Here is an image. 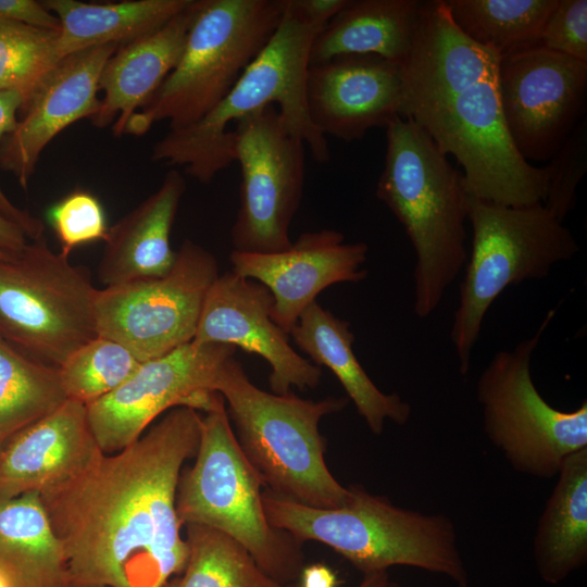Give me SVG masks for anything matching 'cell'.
Segmentation results:
<instances>
[{
	"mask_svg": "<svg viewBox=\"0 0 587 587\" xmlns=\"http://www.w3.org/2000/svg\"><path fill=\"white\" fill-rule=\"evenodd\" d=\"M202 413L176 407L133 444L99 453L76 477L40 496L65 558L70 587H162L188 548L176 513Z\"/></svg>",
	"mask_w": 587,
	"mask_h": 587,
	"instance_id": "cell-1",
	"label": "cell"
},
{
	"mask_svg": "<svg viewBox=\"0 0 587 587\" xmlns=\"http://www.w3.org/2000/svg\"><path fill=\"white\" fill-rule=\"evenodd\" d=\"M500 57L470 39L447 4H424L401 62V117L420 125L463 168L469 193L502 205L542 203L545 172L524 160L507 132L498 95Z\"/></svg>",
	"mask_w": 587,
	"mask_h": 587,
	"instance_id": "cell-2",
	"label": "cell"
},
{
	"mask_svg": "<svg viewBox=\"0 0 587 587\" xmlns=\"http://www.w3.org/2000/svg\"><path fill=\"white\" fill-rule=\"evenodd\" d=\"M376 197L394 213L413 246V311L426 319L467 260L464 176L420 125L399 116L386 127Z\"/></svg>",
	"mask_w": 587,
	"mask_h": 587,
	"instance_id": "cell-3",
	"label": "cell"
},
{
	"mask_svg": "<svg viewBox=\"0 0 587 587\" xmlns=\"http://www.w3.org/2000/svg\"><path fill=\"white\" fill-rule=\"evenodd\" d=\"M279 24L255 60L229 92L201 120L168 130L151 150V160L183 166L196 180L208 184L233 161L232 122L277 103L288 130L310 149L314 160H330L327 138L312 124L305 100L310 49L323 28L308 22L282 0Z\"/></svg>",
	"mask_w": 587,
	"mask_h": 587,
	"instance_id": "cell-4",
	"label": "cell"
},
{
	"mask_svg": "<svg viewBox=\"0 0 587 587\" xmlns=\"http://www.w3.org/2000/svg\"><path fill=\"white\" fill-rule=\"evenodd\" d=\"M214 391L224 399L237 442L264 488L294 502L332 509L350 497L325 462L321 420L342 411L347 397L303 399L257 387L234 357L221 366Z\"/></svg>",
	"mask_w": 587,
	"mask_h": 587,
	"instance_id": "cell-5",
	"label": "cell"
},
{
	"mask_svg": "<svg viewBox=\"0 0 587 587\" xmlns=\"http://www.w3.org/2000/svg\"><path fill=\"white\" fill-rule=\"evenodd\" d=\"M346 503L332 509L303 505L263 490L267 520L298 540L321 542L358 571L387 572L403 565L448 576L467 586V574L453 521L396 505L389 498L349 485Z\"/></svg>",
	"mask_w": 587,
	"mask_h": 587,
	"instance_id": "cell-6",
	"label": "cell"
},
{
	"mask_svg": "<svg viewBox=\"0 0 587 587\" xmlns=\"http://www.w3.org/2000/svg\"><path fill=\"white\" fill-rule=\"evenodd\" d=\"M202 414L195 462L182 470L177 485L176 513L182 526L216 529L243 546L276 583L297 582L305 565L304 542L270 524L264 485L237 442L220 394Z\"/></svg>",
	"mask_w": 587,
	"mask_h": 587,
	"instance_id": "cell-7",
	"label": "cell"
},
{
	"mask_svg": "<svg viewBox=\"0 0 587 587\" xmlns=\"http://www.w3.org/2000/svg\"><path fill=\"white\" fill-rule=\"evenodd\" d=\"M282 14V0H196L177 64L123 135L143 136L160 121L174 130L201 120L264 49Z\"/></svg>",
	"mask_w": 587,
	"mask_h": 587,
	"instance_id": "cell-8",
	"label": "cell"
},
{
	"mask_svg": "<svg viewBox=\"0 0 587 587\" xmlns=\"http://www.w3.org/2000/svg\"><path fill=\"white\" fill-rule=\"evenodd\" d=\"M467 221L472 247L450 328L462 376L471 369L485 315L504 289L547 277L579 251L571 230L542 203L502 205L469 193Z\"/></svg>",
	"mask_w": 587,
	"mask_h": 587,
	"instance_id": "cell-9",
	"label": "cell"
},
{
	"mask_svg": "<svg viewBox=\"0 0 587 587\" xmlns=\"http://www.w3.org/2000/svg\"><path fill=\"white\" fill-rule=\"evenodd\" d=\"M97 288L87 268L50 249L45 235L0 257V337L59 367L98 336Z\"/></svg>",
	"mask_w": 587,
	"mask_h": 587,
	"instance_id": "cell-10",
	"label": "cell"
},
{
	"mask_svg": "<svg viewBox=\"0 0 587 587\" xmlns=\"http://www.w3.org/2000/svg\"><path fill=\"white\" fill-rule=\"evenodd\" d=\"M554 314L533 336L496 352L476 382L485 435L514 471L541 479L555 477L566 457L587 448V400L559 410L532 377V357Z\"/></svg>",
	"mask_w": 587,
	"mask_h": 587,
	"instance_id": "cell-11",
	"label": "cell"
},
{
	"mask_svg": "<svg viewBox=\"0 0 587 587\" xmlns=\"http://www.w3.org/2000/svg\"><path fill=\"white\" fill-rule=\"evenodd\" d=\"M218 275L216 258L185 239L165 275L97 290V334L120 342L141 362L191 342Z\"/></svg>",
	"mask_w": 587,
	"mask_h": 587,
	"instance_id": "cell-12",
	"label": "cell"
},
{
	"mask_svg": "<svg viewBox=\"0 0 587 587\" xmlns=\"http://www.w3.org/2000/svg\"><path fill=\"white\" fill-rule=\"evenodd\" d=\"M234 161L240 166L239 209L230 229L233 250L271 253L292 243L289 227L300 205L305 143L267 105L235 122Z\"/></svg>",
	"mask_w": 587,
	"mask_h": 587,
	"instance_id": "cell-13",
	"label": "cell"
},
{
	"mask_svg": "<svg viewBox=\"0 0 587 587\" xmlns=\"http://www.w3.org/2000/svg\"><path fill=\"white\" fill-rule=\"evenodd\" d=\"M236 351L230 345L191 341L141 362L118 388L86 405L100 450L112 454L126 448L173 408L210 410L218 395L217 373Z\"/></svg>",
	"mask_w": 587,
	"mask_h": 587,
	"instance_id": "cell-14",
	"label": "cell"
},
{
	"mask_svg": "<svg viewBox=\"0 0 587 587\" xmlns=\"http://www.w3.org/2000/svg\"><path fill=\"white\" fill-rule=\"evenodd\" d=\"M504 125L527 162L548 160L585 118L587 63L541 47L500 58Z\"/></svg>",
	"mask_w": 587,
	"mask_h": 587,
	"instance_id": "cell-15",
	"label": "cell"
},
{
	"mask_svg": "<svg viewBox=\"0 0 587 587\" xmlns=\"http://www.w3.org/2000/svg\"><path fill=\"white\" fill-rule=\"evenodd\" d=\"M272 311L273 297L262 284L233 272L220 274L207 292L192 342L230 345L261 357L271 366L274 394L316 388L322 369L294 350Z\"/></svg>",
	"mask_w": 587,
	"mask_h": 587,
	"instance_id": "cell-16",
	"label": "cell"
},
{
	"mask_svg": "<svg viewBox=\"0 0 587 587\" xmlns=\"http://www.w3.org/2000/svg\"><path fill=\"white\" fill-rule=\"evenodd\" d=\"M369 247L345 242L342 233L324 228L301 234L285 250L250 253L233 250L232 272L253 279L273 297V321L287 334L301 313L327 287L359 283L367 276L363 267Z\"/></svg>",
	"mask_w": 587,
	"mask_h": 587,
	"instance_id": "cell-17",
	"label": "cell"
},
{
	"mask_svg": "<svg viewBox=\"0 0 587 587\" xmlns=\"http://www.w3.org/2000/svg\"><path fill=\"white\" fill-rule=\"evenodd\" d=\"M117 46L88 48L60 60L20 111L23 116L0 141V168L26 189L43 149L73 123L98 111L99 78Z\"/></svg>",
	"mask_w": 587,
	"mask_h": 587,
	"instance_id": "cell-18",
	"label": "cell"
},
{
	"mask_svg": "<svg viewBox=\"0 0 587 587\" xmlns=\"http://www.w3.org/2000/svg\"><path fill=\"white\" fill-rule=\"evenodd\" d=\"M399 63L374 54H348L309 66L305 100L314 127L351 142L401 116Z\"/></svg>",
	"mask_w": 587,
	"mask_h": 587,
	"instance_id": "cell-19",
	"label": "cell"
},
{
	"mask_svg": "<svg viewBox=\"0 0 587 587\" xmlns=\"http://www.w3.org/2000/svg\"><path fill=\"white\" fill-rule=\"evenodd\" d=\"M101 452L86 404L67 399L0 442V499L57 488Z\"/></svg>",
	"mask_w": 587,
	"mask_h": 587,
	"instance_id": "cell-20",
	"label": "cell"
},
{
	"mask_svg": "<svg viewBox=\"0 0 587 587\" xmlns=\"http://www.w3.org/2000/svg\"><path fill=\"white\" fill-rule=\"evenodd\" d=\"M196 0L157 32L117 47L99 78L102 92L97 113L89 120L97 128L112 126L124 134L128 120L158 90L177 64L191 24Z\"/></svg>",
	"mask_w": 587,
	"mask_h": 587,
	"instance_id": "cell-21",
	"label": "cell"
},
{
	"mask_svg": "<svg viewBox=\"0 0 587 587\" xmlns=\"http://www.w3.org/2000/svg\"><path fill=\"white\" fill-rule=\"evenodd\" d=\"M185 190L183 175L170 170L155 191L109 227L98 265L104 287L163 276L173 267L171 233Z\"/></svg>",
	"mask_w": 587,
	"mask_h": 587,
	"instance_id": "cell-22",
	"label": "cell"
},
{
	"mask_svg": "<svg viewBox=\"0 0 587 587\" xmlns=\"http://www.w3.org/2000/svg\"><path fill=\"white\" fill-rule=\"evenodd\" d=\"M289 336L312 363L332 371L372 434L382 435L387 421L408 423L411 405L398 394L380 390L360 364L348 321L315 301L301 313Z\"/></svg>",
	"mask_w": 587,
	"mask_h": 587,
	"instance_id": "cell-23",
	"label": "cell"
},
{
	"mask_svg": "<svg viewBox=\"0 0 587 587\" xmlns=\"http://www.w3.org/2000/svg\"><path fill=\"white\" fill-rule=\"evenodd\" d=\"M423 1L350 0L314 37L310 65L348 54L401 64L410 52Z\"/></svg>",
	"mask_w": 587,
	"mask_h": 587,
	"instance_id": "cell-24",
	"label": "cell"
},
{
	"mask_svg": "<svg viewBox=\"0 0 587 587\" xmlns=\"http://www.w3.org/2000/svg\"><path fill=\"white\" fill-rule=\"evenodd\" d=\"M192 0L83 2L43 0L60 22L55 60L98 46L126 45L148 36L191 4Z\"/></svg>",
	"mask_w": 587,
	"mask_h": 587,
	"instance_id": "cell-25",
	"label": "cell"
},
{
	"mask_svg": "<svg viewBox=\"0 0 587 587\" xmlns=\"http://www.w3.org/2000/svg\"><path fill=\"white\" fill-rule=\"evenodd\" d=\"M537 521L534 557L542 578L558 583L587 560V448L566 457Z\"/></svg>",
	"mask_w": 587,
	"mask_h": 587,
	"instance_id": "cell-26",
	"label": "cell"
},
{
	"mask_svg": "<svg viewBox=\"0 0 587 587\" xmlns=\"http://www.w3.org/2000/svg\"><path fill=\"white\" fill-rule=\"evenodd\" d=\"M0 571L15 587H70L62 546L37 492L0 499Z\"/></svg>",
	"mask_w": 587,
	"mask_h": 587,
	"instance_id": "cell-27",
	"label": "cell"
},
{
	"mask_svg": "<svg viewBox=\"0 0 587 587\" xmlns=\"http://www.w3.org/2000/svg\"><path fill=\"white\" fill-rule=\"evenodd\" d=\"M559 0H445L454 24L500 58L539 47Z\"/></svg>",
	"mask_w": 587,
	"mask_h": 587,
	"instance_id": "cell-28",
	"label": "cell"
},
{
	"mask_svg": "<svg viewBox=\"0 0 587 587\" xmlns=\"http://www.w3.org/2000/svg\"><path fill=\"white\" fill-rule=\"evenodd\" d=\"M66 400L58 367L23 353L0 337V442Z\"/></svg>",
	"mask_w": 587,
	"mask_h": 587,
	"instance_id": "cell-29",
	"label": "cell"
},
{
	"mask_svg": "<svg viewBox=\"0 0 587 587\" xmlns=\"http://www.w3.org/2000/svg\"><path fill=\"white\" fill-rule=\"evenodd\" d=\"M185 527V567L162 587H284L268 577L235 539L203 525Z\"/></svg>",
	"mask_w": 587,
	"mask_h": 587,
	"instance_id": "cell-30",
	"label": "cell"
},
{
	"mask_svg": "<svg viewBox=\"0 0 587 587\" xmlns=\"http://www.w3.org/2000/svg\"><path fill=\"white\" fill-rule=\"evenodd\" d=\"M140 363L129 349L98 335L75 350L58 370L67 399L87 405L118 388Z\"/></svg>",
	"mask_w": 587,
	"mask_h": 587,
	"instance_id": "cell-31",
	"label": "cell"
},
{
	"mask_svg": "<svg viewBox=\"0 0 587 587\" xmlns=\"http://www.w3.org/2000/svg\"><path fill=\"white\" fill-rule=\"evenodd\" d=\"M58 32L0 21V89L20 92L24 103L58 63Z\"/></svg>",
	"mask_w": 587,
	"mask_h": 587,
	"instance_id": "cell-32",
	"label": "cell"
},
{
	"mask_svg": "<svg viewBox=\"0 0 587 587\" xmlns=\"http://www.w3.org/2000/svg\"><path fill=\"white\" fill-rule=\"evenodd\" d=\"M544 166L546 191L542 204L560 221L576 204V189L587 172V124L582 120Z\"/></svg>",
	"mask_w": 587,
	"mask_h": 587,
	"instance_id": "cell-33",
	"label": "cell"
},
{
	"mask_svg": "<svg viewBox=\"0 0 587 587\" xmlns=\"http://www.w3.org/2000/svg\"><path fill=\"white\" fill-rule=\"evenodd\" d=\"M61 250L70 255L76 248L103 240L108 225L99 199L85 190H75L52 204L47 212Z\"/></svg>",
	"mask_w": 587,
	"mask_h": 587,
	"instance_id": "cell-34",
	"label": "cell"
},
{
	"mask_svg": "<svg viewBox=\"0 0 587 587\" xmlns=\"http://www.w3.org/2000/svg\"><path fill=\"white\" fill-rule=\"evenodd\" d=\"M539 47L587 63V1L559 0L542 27Z\"/></svg>",
	"mask_w": 587,
	"mask_h": 587,
	"instance_id": "cell-35",
	"label": "cell"
},
{
	"mask_svg": "<svg viewBox=\"0 0 587 587\" xmlns=\"http://www.w3.org/2000/svg\"><path fill=\"white\" fill-rule=\"evenodd\" d=\"M23 104V98L15 90L0 89V141L12 132L17 123V112ZM0 213L17 224L29 240L45 235V225L28 211L15 207L5 196L0 186Z\"/></svg>",
	"mask_w": 587,
	"mask_h": 587,
	"instance_id": "cell-36",
	"label": "cell"
},
{
	"mask_svg": "<svg viewBox=\"0 0 587 587\" xmlns=\"http://www.w3.org/2000/svg\"><path fill=\"white\" fill-rule=\"evenodd\" d=\"M0 21L24 24L37 28L59 30L58 17L42 1L0 0Z\"/></svg>",
	"mask_w": 587,
	"mask_h": 587,
	"instance_id": "cell-37",
	"label": "cell"
},
{
	"mask_svg": "<svg viewBox=\"0 0 587 587\" xmlns=\"http://www.w3.org/2000/svg\"><path fill=\"white\" fill-rule=\"evenodd\" d=\"M350 0H292L297 11L310 23L322 28L339 13Z\"/></svg>",
	"mask_w": 587,
	"mask_h": 587,
	"instance_id": "cell-38",
	"label": "cell"
},
{
	"mask_svg": "<svg viewBox=\"0 0 587 587\" xmlns=\"http://www.w3.org/2000/svg\"><path fill=\"white\" fill-rule=\"evenodd\" d=\"M297 583L299 587H338L340 580L328 565L319 562L304 565Z\"/></svg>",
	"mask_w": 587,
	"mask_h": 587,
	"instance_id": "cell-39",
	"label": "cell"
},
{
	"mask_svg": "<svg viewBox=\"0 0 587 587\" xmlns=\"http://www.w3.org/2000/svg\"><path fill=\"white\" fill-rule=\"evenodd\" d=\"M29 242L24 230L0 213V251L14 253Z\"/></svg>",
	"mask_w": 587,
	"mask_h": 587,
	"instance_id": "cell-40",
	"label": "cell"
},
{
	"mask_svg": "<svg viewBox=\"0 0 587 587\" xmlns=\"http://www.w3.org/2000/svg\"><path fill=\"white\" fill-rule=\"evenodd\" d=\"M389 580L387 572L366 574L357 587H384ZM284 587H299L298 583H290Z\"/></svg>",
	"mask_w": 587,
	"mask_h": 587,
	"instance_id": "cell-41",
	"label": "cell"
},
{
	"mask_svg": "<svg viewBox=\"0 0 587 587\" xmlns=\"http://www.w3.org/2000/svg\"><path fill=\"white\" fill-rule=\"evenodd\" d=\"M0 587H15L13 582L0 571Z\"/></svg>",
	"mask_w": 587,
	"mask_h": 587,
	"instance_id": "cell-42",
	"label": "cell"
},
{
	"mask_svg": "<svg viewBox=\"0 0 587 587\" xmlns=\"http://www.w3.org/2000/svg\"><path fill=\"white\" fill-rule=\"evenodd\" d=\"M384 587H402L397 583L388 580Z\"/></svg>",
	"mask_w": 587,
	"mask_h": 587,
	"instance_id": "cell-43",
	"label": "cell"
},
{
	"mask_svg": "<svg viewBox=\"0 0 587 587\" xmlns=\"http://www.w3.org/2000/svg\"><path fill=\"white\" fill-rule=\"evenodd\" d=\"M5 254H8V253H4V252H1V251H0V257H1V255H5Z\"/></svg>",
	"mask_w": 587,
	"mask_h": 587,
	"instance_id": "cell-44",
	"label": "cell"
}]
</instances>
